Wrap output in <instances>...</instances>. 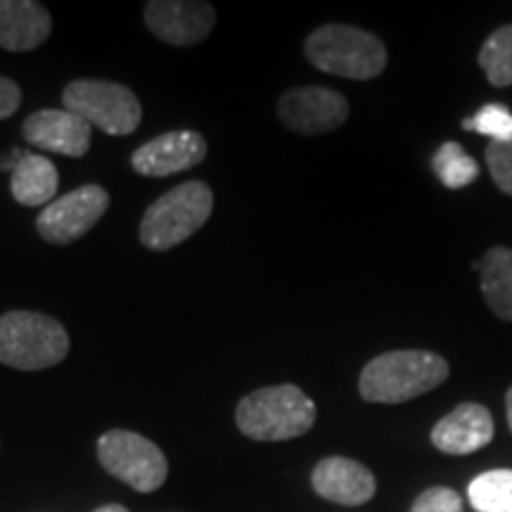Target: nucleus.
I'll use <instances>...</instances> for the list:
<instances>
[{
  "instance_id": "f257e3e1",
  "label": "nucleus",
  "mask_w": 512,
  "mask_h": 512,
  "mask_svg": "<svg viewBox=\"0 0 512 512\" xmlns=\"http://www.w3.org/2000/svg\"><path fill=\"white\" fill-rule=\"evenodd\" d=\"M448 373L446 358L434 351H384L361 370L358 392L368 403H406L437 389Z\"/></svg>"
},
{
  "instance_id": "f03ea898",
  "label": "nucleus",
  "mask_w": 512,
  "mask_h": 512,
  "mask_svg": "<svg viewBox=\"0 0 512 512\" xmlns=\"http://www.w3.org/2000/svg\"><path fill=\"white\" fill-rule=\"evenodd\" d=\"M316 415V403L297 384L254 389L235 408L240 432L254 441L304 437L316 425Z\"/></svg>"
},
{
  "instance_id": "7ed1b4c3",
  "label": "nucleus",
  "mask_w": 512,
  "mask_h": 512,
  "mask_svg": "<svg viewBox=\"0 0 512 512\" xmlns=\"http://www.w3.org/2000/svg\"><path fill=\"white\" fill-rule=\"evenodd\" d=\"M306 60L320 72L370 81L387 69V48L375 34L349 24H325L304 43Z\"/></svg>"
},
{
  "instance_id": "20e7f679",
  "label": "nucleus",
  "mask_w": 512,
  "mask_h": 512,
  "mask_svg": "<svg viewBox=\"0 0 512 512\" xmlns=\"http://www.w3.org/2000/svg\"><path fill=\"white\" fill-rule=\"evenodd\" d=\"M214 211V190L204 181H188L164 192L140 221V242L152 252L174 249L200 230Z\"/></svg>"
},
{
  "instance_id": "39448f33",
  "label": "nucleus",
  "mask_w": 512,
  "mask_h": 512,
  "mask_svg": "<svg viewBox=\"0 0 512 512\" xmlns=\"http://www.w3.org/2000/svg\"><path fill=\"white\" fill-rule=\"evenodd\" d=\"M69 354V332L60 320L38 311L0 316V363L15 370H46Z\"/></svg>"
},
{
  "instance_id": "423d86ee",
  "label": "nucleus",
  "mask_w": 512,
  "mask_h": 512,
  "mask_svg": "<svg viewBox=\"0 0 512 512\" xmlns=\"http://www.w3.org/2000/svg\"><path fill=\"white\" fill-rule=\"evenodd\" d=\"M64 110L74 112L107 136H131L143 119L138 95L124 83L76 79L62 93Z\"/></svg>"
},
{
  "instance_id": "0eeeda50",
  "label": "nucleus",
  "mask_w": 512,
  "mask_h": 512,
  "mask_svg": "<svg viewBox=\"0 0 512 512\" xmlns=\"http://www.w3.org/2000/svg\"><path fill=\"white\" fill-rule=\"evenodd\" d=\"M100 465L138 494H152L169 477V460L155 441L131 430H110L98 441Z\"/></svg>"
},
{
  "instance_id": "6e6552de",
  "label": "nucleus",
  "mask_w": 512,
  "mask_h": 512,
  "mask_svg": "<svg viewBox=\"0 0 512 512\" xmlns=\"http://www.w3.org/2000/svg\"><path fill=\"white\" fill-rule=\"evenodd\" d=\"M110 209V195L98 183L81 185L38 214L36 230L50 245H69L98 223Z\"/></svg>"
},
{
  "instance_id": "1a4fd4ad",
  "label": "nucleus",
  "mask_w": 512,
  "mask_h": 512,
  "mask_svg": "<svg viewBox=\"0 0 512 512\" xmlns=\"http://www.w3.org/2000/svg\"><path fill=\"white\" fill-rule=\"evenodd\" d=\"M349 117V100L323 86H299L278 100V119L299 136H323Z\"/></svg>"
},
{
  "instance_id": "9d476101",
  "label": "nucleus",
  "mask_w": 512,
  "mask_h": 512,
  "mask_svg": "<svg viewBox=\"0 0 512 512\" xmlns=\"http://www.w3.org/2000/svg\"><path fill=\"white\" fill-rule=\"evenodd\" d=\"M143 17L159 41L176 48L200 46L216 24L214 8L204 0H150Z\"/></svg>"
},
{
  "instance_id": "9b49d317",
  "label": "nucleus",
  "mask_w": 512,
  "mask_h": 512,
  "mask_svg": "<svg viewBox=\"0 0 512 512\" xmlns=\"http://www.w3.org/2000/svg\"><path fill=\"white\" fill-rule=\"evenodd\" d=\"M207 157V140L197 131H169L147 140L131 155L133 171L145 178H166L195 169Z\"/></svg>"
},
{
  "instance_id": "f8f14e48",
  "label": "nucleus",
  "mask_w": 512,
  "mask_h": 512,
  "mask_svg": "<svg viewBox=\"0 0 512 512\" xmlns=\"http://www.w3.org/2000/svg\"><path fill=\"white\" fill-rule=\"evenodd\" d=\"M91 131L88 121L67 110H38L22 126L24 140L38 150L74 159L91 150Z\"/></svg>"
},
{
  "instance_id": "ddd939ff",
  "label": "nucleus",
  "mask_w": 512,
  "mask_h": 512,
  "mask_svg": "<svg viewBox=\"0 0 512 512\" xmlns=\"http://www.w3.org/2000/svg\"><path fill=\"white\" fill-rule=\"evenodd\" d=\"M496 434L494 415L482 403H460L432 430V444L448 456H467L489 446Z\"/></svg>"
},
{
  "instance_id": "4468645a",
  "label": "nucleus",
  "mask_w": 512,
  "mask_h": 512,
  "mask_svg": "<svg viewBox=\"0 0 512 512\" xmlns=\"http://www.w3.org/2000/svg\"><path fill=\"white\" fill-rule=\"evenodd\" d=\"M311 484L320 498L337 505H347V508L368 503L377 491L373 472L363 463H358V460L344 456L320 460L313 467Z\"/></svg>"
},
{
  "instance_id": "2eb2a0df",
  "label": "nucleus",
  "mask_w": 512,
  "mask_h": 512,
  "mask_svg": "<svg viewBox=\"0 0 512 512\" xmlns=\"http://www.w3.org/2000/svg\"><path fill=\"white\" fill-rule=\"evenodd\" d=\"M53 17L36 0H0V48L29 53L50 38Z\"/></svg>"
},
{
  "instance_id": "dca6fc26",
  "label": "nucleus",
  "mask_w": 512,
  "mask_h": 512,
  "mask_svg": "<svg viewBox=\"0 0 512 512\" xmlns=\"http://www.w3.org/2000/svg\"><path fill=\"white\" fill-rule=\"evenodd\" d=\"M60 188V174L50 159L41 155H24L10 174V192L22 207H41L55 202Z\"/></svg>"
},
{
  "instance_id": "f3484780",
  "label": "nucleus",
  "mask_w": 512,
  "mask_h": 512,
  "mask_svg": "<svg viewBox=\"0 0 512 512\" xmlns=\"http://www.w3.org/2000/svg\"><path fill=\"white\" fill-rule=\"evenodd\" d=\"M475 268L482 278V292L489 309L498 318L512 320V249L491 247Z\"/></svg>"
},
{
  "instance_id": "a211bd4d",
  "label": "nucleus",
  "mask_w": 512,
  "mask_h": 512,
  "mask_svg": "<svg viewBox=\"0 0 512 512\" xmlns=\"http://www.w3.org/2000/svg\"><path fill=\"white\" fill-rule=\"evenodd\" d=\"M467 498L477 512H512V470H489L472 479Z\"/></svg>"
},
{
  "instance_id": "6ab92c4d",
  "label": "nucleus",
  "mask_w": 512,
  "mask_h": 512,
  "mask_svg": "<svg viewBox=\"0 0 512 512\" xmlns=\"http://www.w3.org/2000/svg\"><path fill=\"white\" fill-rule=\"evenodd\" d=\"M432 169L439 176V181L451 190L467 188L479 176V164L475 162V157L467 155L463 145L456 143V140H448L434 152Z\"/></svg>"
},
{
  "instance_id": "aec40b11",
  "label": "nucleus",
  "mask_w": 512,
  "mask_h": 512,
  "mask_svg": "<svg viewBox=\"0 0 512 512\" xmlns=\"http://www.w3.org/2000/svg\"><path fill=\"white\" fill-rule=\"evenodd\" d=\"M479 67L491 86H512V24L494 31L479 50Z\"/></svg>"
},
{
  "instance_id": "412c9836",
  "label": "nucleus",
  "mask_w": 512,
  "mask_h": 512,
  "mask_svg": "<svg viewBox=\"0 0 512 512\" xmlns=\"http://www.w3.org/2000/svg\"><path fill=\"white\" fill-rule=\"evenodd\" d=\"M465 131L482 133V136L491 138V143H508L512 140V112L508 107L498 105V102H489L482 110L472 114L463 121Z\"/></svg>"
},
{
  "instance_id": "4be33fe9",
  "label": "nucleus",
  "mask_w": 512,
  "mask_h": 512,
  "mask_svg": "<svg viewBox=\"0 0 512 512\" xmlns=\"http://www.w3.org/2000/svg\"><path fill=\"white\" fill-rule=\"evenodd\" d=\"M486 164L491 178L505 195H512V140L508 143H491L486 147Z\"/></svg>"
},
{
  "instance_id": "5701e85b",
  "label": "nucleus",
  "mask_w": 512,
  "mask_h": 512,
  "mask_svg": "<svg viewBox=\"0 0 512 512\" xmlns=\"http://www.w3.org/2000/svg\"><path fill=\"white\" fill-rule=\"evenodd\" d=\"M411 512H463V498L448 486H432L415 498Z\"/></svg>"
},
{
  "instance_id": "b1692460",
  "label": "nucleus",
  "mask_w": 512,
  "mask_h": 512,
  "mask_svg": "<svg viewBox=\"0 0 512 512\" xmlns=\"http://www.w3.org/2000/svg\"><path fill=\"white\" fill-rule=\"evenodd\" d=\"M22 105V91L12 79L0 76V121L10 119Z\"/></svg>"
},
{
  "instance_id": "393cba45",
  "label": "nucleus",
  "mask_w": 512,
  "mask_h": 512,
  "mask_svg": "<svg viewBox=\"0 0 512 512\" xmlns=\"http://www.w3.org/2000/svg\"><path fill=\"white\" fill-rule=\"evenodd\" d=\"M505 411H508V425L512 430V387L508 389V394H505Z\"/></svg>"
},
{
  "instance_id": "a878e982",
  "label": "nucleus",
  "mask_w": 512,
  "mask_h": 512,
  "mask_svg": "<svg viewBox=\"0 0 512 512\" xmlns=\"http://www.w3.org/2000/svg\"><path fill=\"white\" fill-rule=\"evenodd\" d=\"M95 512H128L124 505H117V503H110V505H102V508H98Z\"/></svg>"
}]
</instances>
